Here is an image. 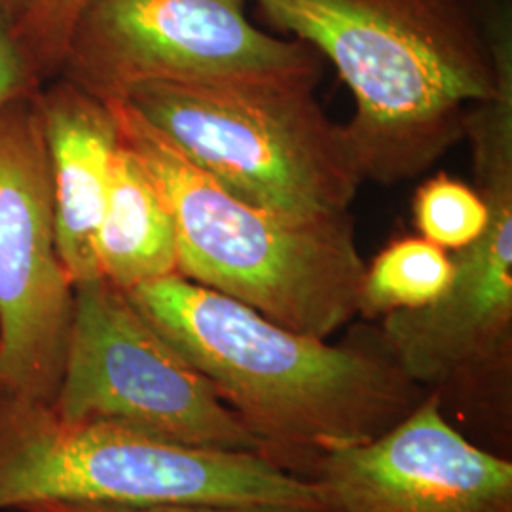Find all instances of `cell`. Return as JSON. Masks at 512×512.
I'll use <instances>...</instances> for the list:
<instances>
[{
    "label": "cell",
    "mask_w": 512,
    "mask_h": 512,
    "mask_svg": "<svg viewBox=\"0 0 512 512\" xmlns=\"http://www.w3.org/2000/svg\"><path fill=\"white\" fill-rule=\"evenodd\" d=\"M126 294L211 382L266 458L294 475L310 478L319 459L378 439L427 397L378 327H355L329 344L181 275Z\"/></svg>",
    "instance_id": "1"
},
{
    "label": "cell",
    "mask_w": 512,
    "mask_h": 512,
    "mask_svg": "<svg viewBox=\"0 0 512 512\" xmlns=\"http://www.w3.org/2000/svg\"><path fill=\"white\" fill-rule=\"evenodd\" d=\"M260 16L325 57L355 112L344 131L363 183H404L465 139L497 93L488 23L473 0H255Z\"/></svg>",
    "instance_id": "2"
},
{
    "label": "cell",
    "mask_w": 512,
    "mask_h": 512,
    "mask_svg": "<svg viewBox=\"0 0 512 512\" xmlns=\"http://www.w3.org/2000/svg\"><path fill=\"white\" fill-rule=\"evenodd\" d=\"M120 139L164 198L179 275L281 327L329 340L359 317L366 262L351 213L294 220L243 202L188 162L126 103H110Z\"/></svg>",
    "instance_id": "3"
},
{
    "label": "cell",
    "mask_w": 512,
    "mask_h": 512,
    "mask_svg": "<svg viewBox=\"0 0 512 512\" xmlns=\"http://www.w3.org/2000/svg\"><path fill=\"white\" fill-rule=\"evenodd\" d=\"M38 501L330 512L315 480L266 456L67 420L52 404L0 393V511Z\"/></svg>",
    "instance_id": "4"
},
{
    "label": "cell",
    "mask_w": 512,
    "mask_h": 512,
    "mask_svg": "<svg viewBox=\"0 0 512 512\" xmlns=\"http://www.w3.org/2000/svg\"><path fill=\"white\" fill-rule=\"evenodd\" d=\"M311 82H143L126 103L243 202L294 220L348 215L363 179Z\"/></svg>",
    "instance_id": "5"
},
{
    "label": "cell",
    "mask_w": 512,
    "mask_h": 512,
    "mask_svg": "<svg viewBox=\"0 0 512 512\" xmlns=\"http://www.w3.org/2000/svg\"><path fill=\"white\" fill-rule=\"evenodd\" d=\"M476 190L488 205L482 234L454 251V275L418 310L387 313L378 330L404 376L469 414L509 425L512 404V107L490 103L465 128Z\"/></svg>",
    "instance_id": "6"
},
{
    "label": "cell",
    "mask_w": 512,
    "mask_h": 512,
    "mask_svg": "<svg viewBox=\"0 0 512 512\" xmlns=\"http://www.w3.org/2000/svg\"><path fill=\"white\" fill-rule=\"evenodd\" d=\"M251 0H92L74 23L59 76L103 103L143 82L321 80L323 57L262 31Z\"/></svg>",
    "instance_id": "7"
},
{
    "label": "cell",
    "mask_w": 512,
    "mask_h": 512,
    "mask_svg": "<svg viewBox=\"0 0 512 512\" xmlns=\"http://www.w3.org/2000/svg\"><path fill=\"white\" fill-rule=\"evenodd\" d=\"M52 406L67 420L110 421L177 444L266 456L211 382L105 277L74 287Z\"/></svg>",
    "instance_id": "8"
},
{
    "label": "cell",
    "mask_w": 512,
    "mask_h": 512,
    "mask_svg": "<svg viewBox=\"0 0 512 512\" xmlns=\"http://www.w3.org/2000/svg\"><path fill=\"white\" fill-rule=\"evenodd\" d=\"M40 92L0 110V393L52 404L74 311L55 243Z\"/></svg>",
    "instance_id": "9"
},
{
    "label": "cell",
    "mask_w": 512,
    "mask_h": 512,
    "mask_svg": "<svg viewBox=\"0 0 512 512\" xmlns=\"http://www.w3.org/2000/svg\"><path fill=\"white\" fill-rule=\"evenodd\" d=\"M330 512H512L511 459L467 439L427 393L378 439L311 469Z\"/></svg>",
    "instance_id": "10"
},
{
    "label": "cell",
    "mask_w": 512,
    "mask_h": 512,
    "mask_svg": "<svg viewBox=\"0 0 512 512\" xmlns=\"http://www.w3.org/2000/svg\"><path fill=\"white\" fill-rule=\"evenodd\" d=\"M38 107L48 148L57 253L76 287L103 277L95 239L120 126L112 105L65 78L40 90Z\"/></svg>",
    "instance_id": "11"
},
{
    "label": "cell",
    "mask_w": 512,
    "mask_h": 512,
    "mask_svg": "<svg viewBox=\"0 0 512 512\" xmlns=\"http://www.w3.org/2000/svg\"><path fill=\"white\" fill-rule=\"evenodd\" d=\"M95 253L101 275L124 293L179 275L171 213L145 167L122 139L110 165Z\"/></svg>",
    "instance_id": "12"
},
{
    "label": "cell",
    "mask_w": 512,
    "mask_h": 512,
    "mask_svg": "<svg viewBox=\"0 0 512 512\" xmlns=\"http://www.w3.org/2000/svg\"><path fill=\"white\" fill-rule=\"evenodd\" d=\"M452 275L446 249L421 236L395 239L366 264L359 315L378 321L393 311L429 306L448 289Z\"/></svg>",
    "instance_id": "13"
},
{
    "label": "cell",
    "mask_w": 512,
    "mask_h": 512,
    "mask_svg": "<svg viewBox=\"0 0 512 512\" xmlns=\"http://www.w3.org/2000/svg\"><path fill=\"white\" fill-rule=\"evenodd\" d=\"M412 219L421 238L446 251H458L486 228L488 205L473 186L439 173L418 186Z\"/></svg>",
    "instance_id": "14"
},
{
    "label": "cell",
    "mask_w": 512,
    "mask_h": 512,
    "mask_svg": "<svg viewBox=\"0 0 512 512\" xmlns=\"http://www.w3.org/2000/svg\"><path fill=\"white\" fill-rule=\"evenodd\" d=\"M92 0H37L18 19V33L42 78L59 76L74 23Z\"/></svg>",
    "instance_id": "15"
},
{
    "label": "cell",
    "mask_w": 512,
    "mask_h": 512,
    "mask_svg": "<svg viewBox=\"0 0 512 512\" xmlns=\"http://www.w3.org/2000/svg\"><path fill=\"white\" fill-rule=\"evenodd\" d=\"M40 82L44 78L19 38L18 18L0 8V110L40 92Z\"/></svg>",
    "instance_id": "16"
},
{
    "label": "cell",
    "mask_w": 512,
    "mask_h": 512,
    "mask_svg": "<svg viewBox=\"0 0 512 512\" xmlns=\"http://www.w3.org/2000/svg\"><path fill=\"white\" fill-rule=\"evenodd\" d=\"M21 512H289L211 505H109V503H74V501H38Z\"/></svg>",
    "instance_id": "17"
},
{
    "label": "cell",
    "mask_w": 512,
    "mask_h": 512,
    "mask_svg": "<svg viewBox=\"0 0 512 512\" xmlns=\"http://www.w3.org/2000/svg\"><path fill=\"white\" fill-rule=\"evenodd\" d=\"M37 0H0V8L10 12L14 18H21Z\"/></svg>",
    "instance_id": "18"
}]
</instances>
